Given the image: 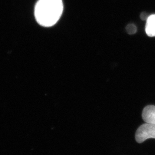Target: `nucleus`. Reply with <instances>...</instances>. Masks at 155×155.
Instances as JSON below:
<instances>
[{
  "label": "nucleus",
  "instance_id": "f257e3e1",
  "mask_svg": "<svg viewBox=\"0 0 155 155\" xmlns=\"http://www.w3.org/2000/svg\"><path fill=\"white\" fill-rule=\"evenodd\" d=\"M63 11L62 0H38L35 7V17L40 25L51 27L58 21Z\"/></svg>",
  "mask_w": 155,
  "mask_h": 155
},
{
  "label": "nucleus",
  "instance_id": "f03ea898",
  "mask_svg": "<svg viewBox=\"0 0 155 155\" xmlns=\"http://www.w3.org/2000/svg\"><path fill=\"white\" fill-rule=\"evenodd\" d=\"M135 137L138 143L149 139H155V124L146 123L140 125L136 131Z\"/></svg>",
  "mask_w": 155,
  "mask_h": 155
},
{
  "label": "nucleus",
  "instance_id": "7ed1b4c3",
  "mask_svg": "<svg viewBox=\"0 0 155 155\" xmlns=\"http://www.w3.org/2000/svg\"><path fill=\"white\" fill-rule=\"evenodd\" d=\"M142 117L146 123L155 124V106L145 107L142 112Z\"/></svg>",
  "mask_w": 155,
  "mask_h": 155
},
{
  "label": "nucleus",
  "instance_id": "39448f33",
  "mask_svg": "<svg viewBox=\"0 0 155 155\" xmlns=\"http://www.w3.org/2000/svg\"><path fill=\"white\" fill-rule=\"evenodd\" d=\"M126 30L129 35H133L136 33L137 31V29L134 24H128L126 27Z\"/></svg>",
  "mask_w": 155,
  "mask_h": 155
},
{
  "label": "nucleus",
  "instance_id": "423d86ee",
  "mask_svg": "<svg viewBox=\"0 0 155 155\" xmlns=\"http://www.w3.org/2000/svg\"><path fill=\"white\" fill-rule=\"evenodd\" d=\"M148 16H147V14L146 13H145V12H143V13H142L141 14V15H140V18L142 19V20H147V18H148Z\"/></svg>",
  "mask_w": 155,
  "mask_h": 155
},
{
  "label": "nucleus",
  "instance_id": "20e7f679",
  "mask_svg": "<svg viewBox=\"0 0 155 155\" xmlns=\"http://www.w3.org/2000/svg\"><path fill=\"white\" fill-rule=\"evenodd\" d=\"M146 32L150 37L155 36V14L148 17L146 24Z\"/></svg>",
  "mask_w": 155,
  "mask_h": 155
}]
</instances>
